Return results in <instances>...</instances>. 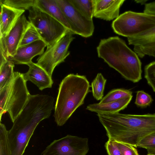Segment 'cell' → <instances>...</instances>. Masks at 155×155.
<instances>
[{
	"instance_id": "obj_28",
	"label": "cell",
	"mask_w": 155,
	"mask_h": 155,
	"mask_svg": "<svg viewBox=\"0 0 155 155\" xmlns=\"http://www.w3.org/2000/svg\"><path fill=\"white\" fill-rule=\"evenodd\" d=\"M137 147L147 150L155 147V132L147 135L142 139L139 142Z\"/></svg>"
},
{
	"instance_id": "obj_19",
	"label": "cell",
	"mask_w": 155,
	"mask_h": 155,
	"mask_svg": "<svg viewBox=\"0 0 155 155\" xmlns=\"http://www.w3.org/2000/svg\"><path fill=\"white\" fill-rule=\"evenodd\" d=\"M83 16L92 20L94 17V0H68Z\"/></svg>"
},
{
	"instance_id": "obj_25",
	"label": "cell",
	"mask_w": 155,
	"mask_h": 155,
	"mask_svg": "<svg viewBox=\"0 0 155 155\" xmlns=\"http://www.w3.org/2000/svg\"><path fill=\"white\" fill-rule=\"evenodd\" d=\"M41 40V38L38 31L35 27L31 24L30 25L25 31L19 47Z\"/></svg>"
},
{
	"instance_id": "obj_27",
	"label": "cell",
	"mask_w": 155,
	"mask_h": 155,
	"mask_svg": "<svg viewBox=\"0 0 155 155\" xmlns=\"http://www.w3.org/2000/svg\"><path fill=\"white\" fill-rule=\"evenodd\" d=\"M152 101L151 96L143 91L137 92L135 103L137 106L141 107H146L149 105Z\"/></svg>"
},
{
	"instance_id": "obj_33",
	"label": "cell",
	"mask_w": 155,
	"mask_h": 155,
	"mask_svg": "<svg viewBox=\"0 0 155 155\" xmlns=\"http://www.w3.org/2000/svg\"><path fill=\"white\" fill-rule=\"evenodd\" d=\"M147 155H155V147L147 149Z\"/></svg>"
},
{
	"instance_id": "obj_5",
	"label": "cell",
	"mask_w": 155,
	"mask_h": 155,
	"mask_svg": "<svg viewBox=\"0 0 155 155\" xmlns=\"http://www.w3.org/2000/svg\"><path fill=\"white\" fill-rule=\"evenodd\" d=\"M26 82L23 73L14 72L11 82L0 89L1 121L3 114L7 112L13 123L24 109L30 95Z\"/></svg>"
},
{
	"instance_id": "obj_20",
	"label": "cell",
	"mask_w": 155,
	"mask_h": 155,
	"mask_svg": "<svg viewBox=\"0 0 155 155\" xmlns=\"http://www.w3.org/2000/svg\"><path fill=\"white\" fill-rule=\"evenodd\" d=\"M14 63L8 60L0 66V89L8 84L12 80L14 75Z\"/></svg>"
},
{
	"instance_id": "obj_15",
	"label": "cell",
	"mask_w": 155,
	"mask_h": 155,
	"mask_svg": "<svg viewBox=\"0 0 155 155\" xmlns=\"http://www.w3.org/2000/svg\"><path fill=\"white\" fill-rule=\"evenodd\" d=\"M27 65L29 67L28 70L26 73H23L26 81L31 82L41 91L52 87L53 84L52 77L43 69L32 61Z\"/></svg>"
},
{
	"instance_id": "obj_3",
	"label": "cell",
	"mask_w": 155,
	"mask_h": 155,
	"mask_svg": "<svg viewBox=\"0 0 155 155\" xmlns=\"http://www.w3.org/2000/svg\"><path fill=\"white\" fill-rule=\"evenodd\" d=\"M49 107L37 98H30L13 123L8 137L12 155H23L30 139L39 123L51 114Z\"/></svg>"
},
{
	"instance_id": "obj_35",
	"label": "cell",
	"mask_w": 155,
	"mask_h": 155,
	"mask_svg": "<svg viewBox=\"0 0 155 155\" xmlns=\"http://www.w3.org/2000/svg\"><path fill=\"white\" fill-rule=\"evenodd\" d=\"M139 155V154H138V155Z\"/></svg>"
},
{
	"instance_id": "obj_2",
	"label": "cell",
	"mask_w": 155,
	"mask_h": 155,
	"mask_svg": "<svg viewBox=\"0 0 155 155\" xmlns=\"http://www.w3.org/2000/svg\"><path fill=\"white\" fill-rule=\"evenodd\" d=\"M97 51L99 58L126 80L136 83L141 79V63L139 56L119 37L101 39Z\"/></svg>"
},
{
	"instance_id": "obj_24",
	"label": "cell",
	"mask_w": 155,
	"mask_h": 155,
	"mask_svg": "<svg viewBox=\"0 0 155 155\" xmlns=\"http://www.w3.org/2000/svg\"><path fill=\"white\" fill-rule=\"evenodd\" d=\"M8 132L5 125L0 124V155H12L9 146Z\"/></svg>"
},
{
	"instance_id": "obj_30",
	"label": "cell",
	"mask_w": 155,
	"mask_h": 155,
	"mask_svg": "<svg viewBox=\"0 0 155 155\" xmlns=\"http://www.w3.org/2000/svg\"><path fill=\"white\" fill-rule=\"evenodd\" d=\"M105 146L108 155H122L115 141L108 140Z\"/></svg>"
},
{
	"instance_id": "obj_34",
	"label": "cell",
	"mask_w": 155,
	"mask_h": 155,
	"mask_svg": "<svg viewBox=\"0 0 155 155\" xmlns=\"http://www.w3.org/2000/svg\"><path fill=\"white\" fill-rule=\"evenodd\" d=\"M147 1L143 0L142 1V2H141L142 1H135V2H137V3H139L140 4H143L144 3L145 4L146 2H147Z\"/></svg>"
},
{
	"instance_id": "obj_14",
	"label": "cell",
	"mask_w": 155,
	"mask_h": 155,
	"mask_svg": "<svg viewBox=\"0 0 155 155\" xmlns=\"http://www.w3.org/2000/svg\"><path fill=\"white\" fill-rule=\"evenodd\" d=\"M124 0H94V17L110 21L119 16L120 9Z\"/></svg>"
},
{
	"instance_id": "obj_23",
	"label": "cell",
	"mask_w": 155,
	"mask_h": 155,
	"mask_svg": "<svg viewBox=\"0 0 155 155\" xmlns=\"http://www.w3.org/2000/svg\"><path fill=\"white\" fill-rule=\"evenodd\" d=\"M36 0H0V4L18 9L29 10L35 6Z\"/></svg>"
},
{
	"instance_id": "obj_7",
	"label": "cell",
	"mask_w": 155,
	"mask_h": 155,
	"mask_svg": "<svg viewBox=\"0 0 155 155\" xmlns=\"http://www.w3.org/2000/svg\"><path fill=\"white\" fill-rule=\"evenodd\" d=\"M29 12V21L35 28L47 48L63 37L69 31L55 19L35 6L31 8Z\"/></svg>"
},
{
	"instance_id": "obj_31",
	"label": "cell",
	"mask_w": 155,
	"mask_h": 155,
	"mask_svg": "<svg viewBox=\"0 0 155 155\" xmlns=\"http://www.w3.org/2000/svg\"><path fill=\"white\" fill-rule=\"evenodd\" d=\"M143 12L155 15V1L145 4Z\"/></svg>"
},
{
	"instance_id": "obj_8",
	"label": "cell",
	"mask_w": 155,
	"mask_h": 155,
	"mask_svg": "<svg viewBox=\"0 0 155 155\" xmlns=\"http://www.w3.org/2000/svg\"><path fill=\"white\" fill-rule=\"evenodd\" d=\"M72 33L68 31L66 35L39 55L37 59L38 65L52 77L54 69L70 54L68 48L74 39Z\"/></svg>"
},
{
	"instance_id": "obj_32",
	"label": "cell",
	"mask_w": 155,
	"mask_h": 155,
	"mask_svg": "<svg viewBox=\"0 0 155 155\" xmlns=\"http://www.w3.org/2000/svg\"><path fill=\"white\" fill-rule=\"evenodd\" d=\"M0 66H1L5 63L8 61V59L6 57L3 49L1 46H0Z\"/></svg>"
},
{
	"instance_id": "obj_29",
	"label": "cell",
	"mask_w": 155,
	"mask_h": 155,
	"mask_svg": "<svg viewBox=\"0 0 155 155\" xmlns=\"http://www.w3.org/2000/svg\"><path fill=\"white\" fill-rule=\"evenodd\" d=\"M115 142L122 155H137L138 154L137 150L134 146L125 143Z\"/></svg>"
},
{
	"instance_id": "obj_10",
	"label": "cell",
	"mask_w": 155,
	"mask_h": 155,
	"mask_svg": "<svg viewBox=\"0 0 155 155\" xmlns=\"http://www.w3.org/2000/svg\"><path fill=\"white\" fill-rule=\"evenodd\" d=\"M69 24L73 34L84 38L91 36L94 27L93 20L81 14L68 0H56Z\"/></svg>"
},
{
	"instance_id": "obj_1",
	"label": "cell",
	"mask_w": 155,
	"mask_h": 155,
	"mask_svg": "<svg viewBox=\"0 0 155 155\" xmlns=\"http://www.w3.org/2000/svg\"><path fill=\"white\" fill-rule=\"evenodd\" d=\"M108 140L137 147L139 142L155 132V114L136 115L97 113Z\"/></svg>"
},
{
	"instance_id": "obj_11",
	"label": "cell",
	"mask_w": 155,
	"mask_h": 155,
	"mask_svg": "<svg viewBox=\"0 0 155 155\" xmlns=\"http://www.w3.org/2000/svg\"><path fill=\"white\" fill-rule=\"evenodd\" d=\"M31 24L25 15H22L8 34L0 38V46L7 59L15 54L25 31Z\"/></svg>"
},
{
	"instance_id": "obj_4",
	"label": "cell",
	"mask_w": 155,
	"mask_h": 155,
	"mask_svg": "<svg viewBox=\"0 0 155 155\" xmlns=\"http://www.w3.org/2000/svg\"><path fill=\"white\" fill-rule=\"evenodd\" d=\"M91 86L85 76L74 74L66 76L59 85L54 116L58 126L64 125L84 103Z\"/></svg>"
},
{
	"instance_id": "obj_16",
	"label": "cell",
	"mask_w": 155,
	"mask_h": 155,
	"mask_svg": "<svg viewBox=\"0 0 155 155\" xmlns=\"http://www.w3.org/2000/svg\"><path fill=\"white\" fill-rule=\"evenodd\" d=\"M0 38L5 36L25 10L14 8L0 4Z\"/></svg>"
},
{
	"instance_id": "obj_18",
	"label": "cell",
	"mask_w": 155,
	"mask_h": 155,
	"mask_svg": "<svg viewBox=\"0 0 155 155\" xmlns=\"http://www.w3.org/2000/svg\"><path fill=\"white\" fill-rule=\"evenodd\" d=\"M133 96L115 101L104 104L94 103L88 105L86 109L91 112L101 114H115L124 110L130 102Z\"/></svg>"
},
{
	"instance_id": "obj_21",
	"label": "cell",
	"mask_w": 155,
	"mask_h": 155,
	"mask_svg": "<svg viewBox=\"0 0 155 155\" xmlns=\"http://www.w3.org/2000/svg\"><path fill=\"white\" fill-rule=\"evenodd\" d=\"M106 81L102 74L98 73L91 83L93 96L97 101L101 100L103 98Z\"/></svg>"
},
{
	"instance_id": "obj_26",
	"label": "cell",
	"mask_w": 155,
	"mask_h": 155,
	"mask_svg": "<svg viewBox=\"0 0 155 155\" xmlns=\"http://www.w3.org/2000/svg\"><path fill=\"white\" fill-rule=\"evenodd\" d=\"M144 77L155 92V61L147 65L144 68Z\"/></svg>"
},
{
	"instance_id": "obj_17",
	"label": "cell",
	"mask_w": 155,
	"mask_h": 155,
	"mask_svg": "<svg viewBox=\"0 0 155 155\" xmlns=\"http://www.w3.org/2000/svg\"><path fill=\"white\" fill-rule=\"evenodd\" d=\"M35 6L55 19L71 32V27L56 0H36Z\"/></svg>"
},
{
	"instance_id": "obj_6",
	"label": "cell",
	"mask_w": 155,
	"mask_h": 155,
	"mask_svg": "<svg viewBox=\"0 0 155 155\" xmlns=\"http://www.w3.org/2000/svg\"><path fill=\"white\" fill-rule=\"evenodd\" d=\"M114 32L127 38L135 36L155 26V15L144 12L127 11L114 20Z\"/></svg>"
},
{
	"instance_id": "obj_13",
	"label": "cell",
	"mask_w": 155,
	"mask_h": 155,
	"mask_svg": "<svg viewBox=\"0 0 155 155\" xmlns=\"http://www.w3.org/2000/svg\"><path fill=\"white\" fill-rule=\"evenodd\" d=\"M46 47V44L42 40L37 41L19 47L15 54L8 58V59L12 61L14 64L27 65L32 62L34 57L42 54Z\"/></svg>"
},
{
	"instance_id": "obj_9",
	"label": "cell",
	"mask_w": 155,
	"mask_h": 155,
	"mask_svg": "<svg viewBox=\"0 0 155 155\" xmlns=\"http://www.w3.org/2000/svg\"><path fill=\"white\" fill-rule=\"evenodd\" d=\"M89 150L88 138L68 135L54 140L41 155H86Z\"/></svg>"
},
{
	"instance_id": "obj_22",
	"label": "cell",
	"mask_w": 155,
	"mask_h": 155,
	"mask_svg": "<svg viewBox=\"0 0 155 155\" xmlns=\"http://www.w3.org/2000/svg\"><path fill=\"white\" fill-rule=\"evenodd\" d=\"M132 95V92L123 89H114L110 91L101 100L99 103L104 104L116 101Z\"/></svg>"
},
{
	"instance_id": "obj_12",
	"label": "cell",
	"mask_w": 155,
	"mask_h": 155,
	"mask_svg": "<svg viewBox=\"0 0 155 155\" xmlns=\"http://www.w3.org/2000/svg\"><path fill=\"white\" fill-rule=\"evenodd\" d=\"M127 40L129 45L134 46V51L139 57L148 55L155 58V26Z\"/></svg>"
}]
</instances>
